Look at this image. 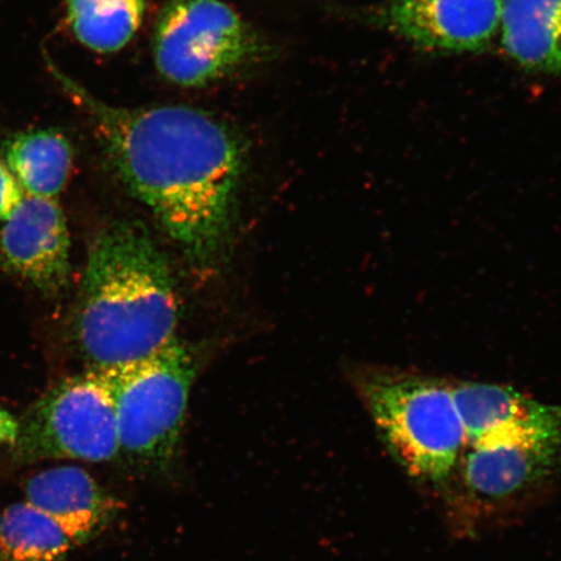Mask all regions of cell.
Returning a JSON list of instances; mask_svg holds the SVG:
<instances>
[{
	"mask_svg": "<svg viewBox=\"0 0 561 561\" xmlns=\"http://www.w3.org/2000/svg\"><path fill=\"white\" fill-rule=\"evenodd\" d=\"M95 125L117 178L192 262L214 263L233 237L245 168L240 136L187 105L118 107L51 68Z\"/></svg>",
	"mask_w": 561,
	"mask_h": 561,
	"instance_id": "1",
	"label": "cell"
},
{
	"mask_svg": "<svg viewBox=\"0 0 561 561\" xmlns=\"http://www.w3.org/2000/svg\"><path fill=\"white\" fill-rule=\"evenodd\" d=\"M173 277L149 231L116 221L91 244L83 273L77 341L91 368L144 359L175 340Z\"/></svg>",
	"mask_w": 561,
	"mask_h": 561,
	"instance_id": "2",
	"label": "cell"
},
{
	"mask_svg": "<svg viewBox=\"0 0 561 561\" xmlns=\"http://www.w3.org/2000/svg\"><path fill=\"white\" fill-rule=\"evenodd\" d=\"M348 375L392 458L420 485L445 495L466 450L451 378L382 366Z\"/></svg>",
	"mask_w": 561,
	"mask_h": 561,
	"instance_id": "3",
	"label": "cell"
},
{
	"mask_svg": "<svg viewBox=\"0 0 561 561\" xmlns=\"http://www.w3.org/2000/svg\"><path fill=\"white\" fill-rule=\"evenodd\" d=\"M114 396L122 456L164 476L178 461L196 364L175 339L144 359L102 369Z\"/></svg>",
	"mask_w": 561,
	"mask_h": 561,
	"instance_id": "4",
	"label": "cell"
},
{
	"mask_svg": "<svg viewBox=\"0 0 561 561\" xmlns=\"http://www.w3.org/2000/svg\"><path fill=\"white\" fill-rule=\"evenodd\" d=\"M261 37L222 0H168L152 35L158 72L182 88H203L261 58Z\"/></svg>",
	"mask_w": 561,
	"mask_h": 561,
	"instance_id": "5",
	"label": "cell"
},
{
	"mask_svg": "<svg viewBox=\"0 0 561 561\" xmlns=\"http://www.w3.org/2000/svg\"><path fill=\"white\" fill-rule=\"evenodd\" d=\"M114 396L102 369L67 377L35 403L21 424L13 460L107 462L121 458Z\"/></svg>",
	"mask_w": 561,
	"mask_h": 561,
	"instance_id": "6",
	"label": "cell"
},
{
	"mask_svg": "<svg viewBox=\"0 0 561 561\" xmlns=\"http://www.w3.org/2000/svg\"><path fill=\"white\" fill-rule=\"evenodd\" d=\"M561 444L496 442L461 455L446 501L461 512L485 515L523 500L556 473Z\"/></svg>",
	"mask_w": 561,
	"mask_h": 561,
	"instance_id": "7",
	"label": "cell"
},
{
	"mask_svg": "<svg viewBox=\"0 0 561 561\" xmlns=\"http://www.w3.org/2000/svg\"><path fill=\"white\" fill-rule=\"evenodd\" d=\"M502 4L503 0H391L378 21L426 51L476 53L500 31Z\"/></svg>",
	"mask_w": 561,
	"mask_h": 561,
	"instance_id": "8",
	"label": "cell"
},
{
	"mask_svg": "<svg viewBox=\"0 0 561 561\" xmlns=\"http://www.w3.org/2000/svg\"><path fill=\"white\" fill-rule=\"evenodd\" d=\"M67 220L53 198L24 196L0 229V261L12 275L42 291L66 285L70 262Z\"/></svg>",
	"mask_w": 561,
	"mask_h": 561,
	"instance_id": "9",
	"label": "cell"
},
{
	"mask_svg": "<svg viewBox=\"0 0 561 561\" xmlns=\"http://www.w3.org/2000/svg\"><path fill=\"white\" fill-rule=\"evenodd\" d=\"M25 501L58 523L77 547L91 541L115 520L121 503L85 469L60 466L31 477Z\"/></svg>",
	"mask_w": 561,
	"mask_h": 561,
	"instance_id": "10",
	"label": "cell"
},
{
	"mask_svg": "<svg viewBox=\"0 0 561 561\" xmlns=\"http://www.w3.org/2000/svg\"><path fill=\"white\" fill-rule=\"evenodd\" d=\"M502 46L522 67L561 72V0H503Z\"/></svg>",
	"mask_w": 561,
	"mask_h": 561,
	"instance_id": "11",
	"label": "cell"
},
{
	"mask_svg": "<svg viewBox=\"0 0 561 561\" xmlns=\"http://www.w3.org/2000/svg\"><path fill=\"white\" fill-rule=\"evenodd\" d=\"M5 165L26 195L55 199L72 172V145L55 129L20 133L7 144Z\"/></svg>",
	"mask_w": 561,
	"mask_h": 561,
	"instance_id": "12",
	"label": "cell"
},
{
	"mask_svg": "<svg viewBox=\"0 0 561 561\" xmlns=\"http://www.w3.org/2000/svg\"><path fill=\"white\" fill-rule=\"evenodd\" d=\"M149 0H66L67 20L77 41L89 50H123L135 38Z\"/></svg>",
	"mask_w": 561,
	"mask_h": 561,
	"instance_id": "13",
	"label": "cell"
},
{
	"mask_svg": "<svg viewBox=\"0 0 561 561\" xmlns=\"http://www.w3.org/2000/svg\"><path fill=\"white\" fill-rule=\"evenodd\" d=\"M75 547L58 523L26 501L0 515V561H60Z\"/></svg>",
	"mask_w": 561,
	"mask_h": 561,
	"instance_id": "14",
	"label": "cell"
},
{
	"mask_svg": "<svg viewBox=\"0 0 561 561\" xmlns=\"http://www.w3.org/2000/svg\"><path fill=\"white\" fill-rule=\"evenodd\" d=\"M24 196V188L21 187L15 175L0 161V221H5L15 213Z\"/></svg>",
	"mask_w": 561,
	"mask_h": 561,
	"instance_id": "15",
	"label": "cell"
},
{
	"mask_svg": "<svg viewBox=\"0 0 561 561\" xmlns=\"http://www.w3.org/2000/svg\"><path fill=\"white\" fill-rule=\"evenodd\" d=\"M19 436V424L9 413L0 409V442H11L15 445Z\"/></svg>",
	"mask_w": 561,
	"mask_h": 561,
	"instance_id": "16",
	"label": "cell"
}]
</instances>
